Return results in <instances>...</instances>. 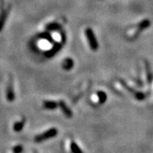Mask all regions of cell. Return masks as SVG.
<instances>
[{"mask_svg":"<svg viewBox=\"0 0 153 153\" xmlns=\"http://www.w3.org/2000/svg\"><path fill=\"white\" fill-rule=\"evenodd\" d=\"M85 35H86V38L88 39V44L91 50L96 51L99 48V44H98L95 34L90 27H88L85 30Z\"/></svg>","mask_w":153,"mask_h":153,"instance_id":"7a4b0ae2","label":"cell"},{"mask_svg":"<svg viewBox=\"0 0 153 153\" xmlns=\"http://www.w3.org/2000/svg\"><path fill=\"white\" fill-rule=\"evenodd\" d=\"M39 37L42 38H45V39H47L48 41H51V42H53V41L52 37H51V35H49V34H48V33H42V34H41L40 35H39Z\"/></svg>","mask_w":153,"mask_h":153,"instance_id":"2e32d148","label":"cell"},{"mask_svg":"<svg viewBox=\"0 0 153 153\" xmlns=\"http://www.w3.org/2000/svg\"><path fill=\"white\" fill-rule=\"evenodd\" d=\"M74 61L71 58H67L65 59L64 60L62 61V67L64 69L65 71H70L74 67Z\"/></svg>","mask_w":153,"mask_h":153,"instance_id":"30bf717a","label":"cell"},{"mask_svg":"<svg viewBox=\"0 0 153 153\" xmlns=\"http://www.w3.org/2000/svg\"><path fill=\"white\" fill-rule=\"evenodd\" d=\"M57 106H58V103L55 101H50V100H46L43 102V107L45 109H56Z\"/></svg>","mask_w":153,"mask_h":153,"instance_id":"9c48e42d","label":"cell"},{"mask_svg":"<svg viewBox=\"0 0 153 153\" xmlns=\"http://www.w3.org/2000/svg\"><path fill=\"white\" fill-rule=\"evenodd\" d=\"M120 82L121 85H122V86H123V88H124L126 89L127 91H128V92H130L131 94H132V95H134V97L135 99H137V100L141 101L145 99V95H144L143 93L139 92V91H136L134 89H133L132 88H131V87L127 85V83L125 82L124 81H123V80H120Z\"/></svg>","mask_w":153,"mask_h":153,"instance_id":"277c9868","label":"cell"},{"mask_svg":"<svg viewBox=\"0 0 153 153\" xmlns=\"http://www.w3.org/2000/svg\"><path fill=\"white\" fill-rule=\"evenodd\" d=\"M61 28V25L59 23L53 22L49 23L45 26V29L47 30H57Z\"/></svg>","mask_w":153,"mask_h":153,"instance_id":"4fadbf2b","label":"cell"},{"mask_svg":"<svg viewBox=\"0 0 153 153\" xmlns=\"http://www.w3.org/2000/svg\"><path fill=\"white\" fill-rule=\"evenodd\" d=\"M145 71H146V76H147V81L149 84L152 82V76L151 69H150V66L147 60H145Z\"/></svg>","mask_w":153,"mask_h":153,"instance_id":"7c38bea8","label":"cell"},{"mask_svg":"<svg viewBox=\"0 0 153 153\" xmlns=\"http://www.w3.org/2000/svg\"><path fill=\"white\" fill-rule=\"evenodd\" d=\"M10 8H11V6L10 5L5 10H2L1 11V13H0V32L2 30L3 27H4L5 24H6V19H7L9 13H10Z\"/></svg>","mask_w":153,"mask_h":153,"instance_id":"8992f818","label":"cell"},{"mask_svg":"<svg viewBox=\"0 0 153 153\" xmlns=\"http://www.w3.org/2000/svg\"><path fill=\"white\" fill-rule=\"evenodd\" d=\"M25 123H26V119H25V118H23L21 120L16 122V123H14V125H13V130H14L16 132H20V131H22V129L24 128Z\"/></svg>","mask_w":153,"mask_h":153,"instance_id":"8fae6325","label":"cell"},{"mask_svg":"<svg viewBox=\"0 0 153 153\" xmlns=\"http://www.w3.org/2000/svg\"><path fill=\"white\" fill-rule=\"evenodd\" d=\"M70 148H71V150L73 153H83V152L80 149L78 145H76L75 142H74V141H71V142Z\"/></svg>","mask_w":153,"mask_h":153,"instance_id":"9a60e30c","label":"cell"},{"mask_svg":"<svg viewBox=\"0 0 153 153\" xmlns=\"http://www.w3.org/2000/svg\"><path fill=\"white\" fill-rule=\"evenodd\" d=\"M6 99L10 102H13L15 99L14 88H13V80L11 77L10 78L8 86H7V88H6Z\"/></svg>","mask_w":153,"mask_h":153,"instance_id":"5b68a950","label":"cell"},{"mask_svg":"<svg viewBox=\"0 0 153 153\" xmlns=\"http://www.w3.org/2000/svg\"><path fill=\"white\" fill-rule=\"evenodd\" d=\"M58 105L60 107L61 110L63 113V114L67 117V118H71L73 117V113L72 111L71 110V109L66 105V103H65L64 101H59L58 103Z\"/></svg>","mask_w":153,"mask_h":153,"instance_id":"ba28073f","label":"cell"},{"mask_svg":"<svg viewBox=\"0 0 153 153\" xmlns=\"http://www.w3.org/2000/svg\"><path fill=\"white\" fill-rule=\"evenodd\" d=\"M61 37H62V40H61V42L59 43H56L54 45V46L53 48H51L50 50L47 51L46 53H45V56L48 57V58H51V57L54 56L58 52L60 51V49L62 48V45L64 44L65 41H66V36H65V33L64 31L63 32H61Z\"/></svg>","mask_w":153,"mask_h":153,"instance_id":"3957f363","label":"cell"},{"mask_svg":"<svg viewBox=\"0 0 153 153\" xmlns=\"http://www.w3.org/2000/svg\"><path fill=\"white\" fill-rule=\"evenodd\" d=\"M150 24H151V23H150V21H149V20H142V21H141V22L138 24V25H137L136 32L134 34V36L132 37V38H137L139 35V34H140L142 30H144L145 29H146L147 27H149L150 26Z\"/></svg>","mask_w":153,"mask_h":153,"instance_id":"52a82bcc","label":"cell"},{"mask_svg":"<svg viewBox=\"0 0 153 153\" xmlns=\"http://www.w3.org/2000/svg\"><path fill=\"white\" fill-rule=\"evenodd\" d=\"M57 134H58V130L56 128H55V127L50 128L48 131L43 132L42 134L37 135L36 137H34V141L35 142H42L49 138H53L55 136H56Z\"/></svg>","mask_w":153,"mask_h":153,"instance_id":"6da1fadb","label":"cell"},{"mask_svg":"<svg viewBox=\"0 0 153 153\" xmlns=\"http://www.w3.org/2000/svg\"><path fill=\"white\" fill-rule=\"evenodd\" d=\"M23 150V147L21 146V145H16V146H15V147H13V153H20L21 152H22Z\"/></svg>","mask_w":153,"mask_h":153,"instance_id":"e0dca14e","label":"cell"},{"mask_svg":"<svg viewBox=\"0 0 153 153\" xmlns=\"http://www.w3.org/2000/svg\"><path fill=\"white\" fill-rule=\"evenodd\" d=\"M3 5H4V0H0V11L3 10Z\"/></svg>","mask_w":153,"mask_h":153,"instance_id":"ac0fdd59","label":"cell"},{"mask_svg":"<svg viewBox=\"0 0 153 153\" xmlns=\"http://www.w3.org/2000/svg\"><path fill=\"white\" fill-rule=\"evenodd\" d=\"M97 95H98V98H99V101L100 104H103L106 101L107 95L104 91H99V92L97 93Z\"/></svg>","mask_w":153,"mask_h":153,"instance_id":"5bb4252c","label":"cell"}]
</instances>
